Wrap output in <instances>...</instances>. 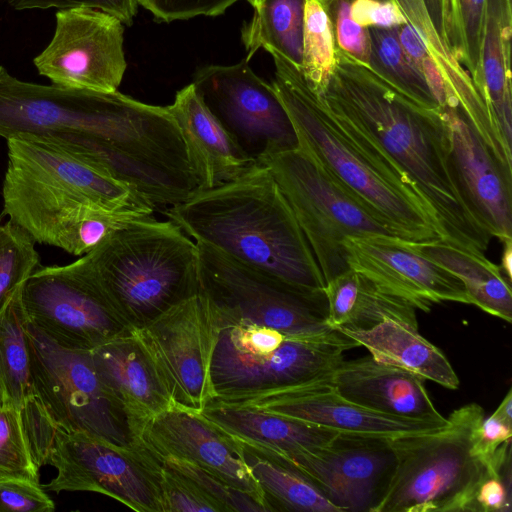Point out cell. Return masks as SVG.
<instances>
[{"label": "cell", "instance_id": "obj_1", "mask_svg": "<svg viewBox=\"0 0 512 512\" xmlns=\"http://www.w3.org/2000/svg\"><path fill=\"white\" fill-rule=\"evenodd\" d=\"M0 136L57 146L137 190L170 202L190 174L184 143L167 106L118 90L99 92L19 80L0 66Z\"/></svg>", "mask_w": 512, "mask_h": 512}, {"label": "cell", "instance_id": "obj_2", "mask_svg": "<svg viewBox=\"0 0 512 512\" xmlns=\"http://www.w3.org/2000/svg\"><path fill=\"white\" fill-rule=\"evenodd\" d=\"M329 110L414 184L440 239L483 255L491 234L460 184L439 109L425 108L336 47V64L317 92Z\"/></svg>", "mask_w": 512, "mask_h": 512}, {"label": "cell", "instance_id": "obj_3", "mask_svg": "<svg viewBox=\"0 0 512 512\" xmlns=\"http://www.w3.org/2000/svg\"><path fill=\"white\" fill-rule=\"evenodd\" d=\"M195 242L294 286L324 292L325 282L296 216L269 169L197 190L164 211Z\"/></svg>", "mask_w": 512, "mask_h": 512}, {"label": "cell", "instance_id": "obj_4", "mask_svg": "<svg viewBox=\"0 0 512 512\" xmlns=\"http://www.w3.org/2000/svg\"><path fill=\"white\" fill-rule=\"evenodd\" d=\"M270 54L275 66L271 84L294 127L297 146L405 240L440 239L428 207L409 178L329 110L300 67L278 53Z\"/></svg>", "mask_w": 512, "mask_h": 512}, {"label": "cell", "instance_id": "obj_5", "mask_svg": "<svg viewBox=\"0 0 512 512\" xmlns=\"http://www.w3.org/2000/svg\"><path fill=\"white\" fill-rule=\"evenodd\" d=\"M78 261L132 328L199 291L197 243L171 220L135 221Z\"/></svg>", "mask_w": 512, "mask_h": 512}, {"label": "cell", "instance_id": "obj_6", "mask_svg": "<svg viewBox=\"0 0 512 512\" xmlns=\"http://www.w3.org/2000/svg\"><path fill=\"white\" fill-rule=\"evenodd\" d=\"M112 179L94 167L36 176L6 170L4 214L40 244L83 256L107 237L152 213L113 210Z\"/></svg>", "mask_w": 512, "mask_h": 512}, {"label": "cell", "instance_id": "obj_7", "mask_svg": "<svg viewBox=\"0 0 512 512\" xmlns=\"http://www.w3.org/2000/svg\"><path fill=\"white\" fill-rule=\"evenodd\" d=\"M37 467L50 465L57 475L48 492H94L137 512H162L159 461L141 444L124 448L82 431L58 426L31 395L20 408Z\"/></svg>", "mask_w": 512, "mask_h": 512}, {"label": "cell", "instance_id": "obj_8", "mask_svg": "<svg viewBox=\"0 0 512 512\" xmlns=\"http://www.w3.org/2000/svg\"><path fill=\"white\" fill-rule=\"evenodd\" d=\"M217 308L219 331L210 364L215 402L323 378L344 359L346 350L358 347L340 331L327 337H292Z\"/></svg>", "mask_w": 512, "mask_h": 512}, {"label": "cell", "instance_id": "obj_9", "mask_svg": "<svg viewBox=\"0 0 512 512\" xmlns=\"http://www.w3.org/2000/svg\"><path fill=\"white\" fill-rule=\"evenodd\" d=\"M484 417L480 405L469 403L438 430L393 439L396 468L374 512H475L478 486L493 467L473 450Z\"/></svg>", "mask_w": 512, "mask_h": 512}, {"label": "cell", "instance_id": "obj_10", "mask_svg": "<svg viewBox=\"0 0 512 512\" xmlns=\"http://www.w3.org/2000/svg\"><path fill=\"white\" fill-rule=\"evenodd\" d=\"M266 166L290 204L325 284L349 270L348 237L403 236L300 147L265 154Z\"/></svg>", "mask_w": 512, "mask_h": 512}, {"label": "cell", "instance_id": "obj_11", "mask_svg": "<svg viewBox=\"0 0 512 512\" xmlns=\"http://www.w3.org/2000/svg\"><path fill=\"white\" fill-rule=\"evenodd\" d=\"M26 340L34 395L58 426L124 448L140 446L123 406L99 375L91 351L62 347L29 320Z\"/></svg>", "mask_w": 512, "mask_h": 512}, {"label": "cell", "instance_id": "obj_12", "mask_svg": "<svg viewBox=\"0 0 512 512\" xmlns=\"http://www.w3.org/2000/svg\"><path fill=\"white\" fill-rule=\"evenodd\" d=\"M198 246L199 290L220 309L255 324L300 338L331 336L324 292H313Z\"/></svg>", "mask_w": 512, "mask_h": 512}, {"label": "cell", "instance_id": "obj_13", "mask_svg": "<svg viewBox=\"0 0 512 512\" xmlns=\"http://www.w3.org/2000/svg\"><path fill=\"white\" fill-rule=\"evenodd\" d=\"M218 331V308L200 290L133 328L174 406L201 413L212 401L210 364Z\"/></svg>", "mask_w": 512, "mask_h": 512}, {"label": "cell", "instance_id": "obj_14", "mask_svg": "<svg viewBox=\"0 0 512 512\" xmlns=\"http://www.w3.org/2000/svg\"><path fill=\"white\" fill-rule=\"evenodd\" d=\"M22 301L28 320L65 348L92 351L133 329L78 260L40 265Z\"/></svg>", "mask_w": 512, "mask_h": 512}, {"label": "cell", "instance_id": "obj_15", "mask_svg": "<svg viewBox=\"0 0 512 512\" xmlns=\"http://www.w3.org/2000/svg\"><path fill=\"white\" fill-rule=\"evenodd\" d=\"M195 90L238 143L256 160L298 145L291 120L271 83L248 61L209 65L198 70Z\"/></svg>", "mask_w": 512, "mask_h": 512}, {"label": "cell", "instance_id": "obj_16", "mask_svg": "<svg viewBox=\"0 0 512 512\" xmlns=\"http://www.w3.org/2000/svg\"><path fill=\"white\" fill-rule=\"evenodd\" d=\"M123 43L117 17L93 8L61 9L50 43L33 62L53 85L113 92L126 71Z\"/></svg>", "mask_w": 512, "mask_h": 512}, {"label": "cell", "instance_id": "obj_17", "mask_svg": "<svg viewBox=\"0 0 512 512\" xmlns=\"http://www.w3.org/2000/svg\"><path fill=\"white\" fill-rule=\"evenodd\" d=\"M255 448L294 466L340 512H374L397 463L393 439L382 437L340 434L324 447L291 454Z\"/></svg>", "mask_w": 512, "mask_h": 512}, {"label": "cell", "instance_id": "obj_18", "mask_svg": "<svg viewBox=\"0 0 512 512\" xmlns=\"http://www.w3.org/2000/svg\"><path fill=\"white\" fill-rule=\"evenodd\" d=\"M346 262L383 291L429 312L434 304H471L463 283L417 252L410 241L392 236L348 237Z\"/></svg>", "mask_w": 512, "mask_h": 512}, {"label": "cell", "instance_id": "obj_19", "mask_svg": "<svg viewBox=\"0 0 512 512\" xmlns=\"http://www.w3.org/2000/svg\"><path fill=\"white\" fill-rule=\"evenodd\" d=\"M324 378L225 404L253 407L339 434L389 439L432 432L447 423L402 418L371 410L343 397Z\"/></svg>", "mask_w": 512, "mask_h": 512}, {"label": "cell", "instance_id": "obj_20", "mask_svg": "<svg viewBox=\"0 0 512 512\" xmlns=\"http://www.w3.org/2000/svg\"><path fill=\"white\" fill-rule=\"evenodd\" d=\"M139 443L155 457L192 462L270 507L237 441L200 412L178 406L161 412L145 424Z\"/></svg>", "mask_w": 512, "mask_h": 512}, {"label": "cell", "instance_id": "obj_21", "mask_svg": "<svg viewBox=\"0 0 512 512\" xmlns=\"http://www.w3.org/2000/svg\"><path fill=\"white\" fill-rule=\"evenodd\" d=\"M439 112L472 209L492 237L512 240V170L502 164L459 106H443Z\"/></svg>", "mask_w": 512, "mask_h": 512}, {"label": "cell", "instance_id": "obj_22", "mask_svg": "<svg viewBox=\"0 0 512 512\" xmlns=\"http://www.w3.org/2000/svg\"><path fill=\"white\" fill-rule=\"evenodd\" d=\"M167 108L180 131L198 190L230 182L258 163L209 110L192 83L179 90Z\"/></svg>", "mask_w": 512, "mask_h": 512}, {"label": "cell", "instance_id": "obj_23", "mask_svg": "<svg viewBox=\"0 0 512 512\" xmlns=\"http://www.w3.org/2000/svg\"><path fill=\"white\" fill-rule=\"evenodd\" d=\"M324 379L343 397L371 410L402 418L447 421L428 395L424 379L371 356L343 359Z\"/></svg>", "mask_w": 512, "mask_h": 512}, {"label": "cell", "instance_id": "obj_24", "mask_svg": "<svg viewBox=\"0 0 512 512\" xmlns=\"http://www.w3.org/2000/svg\"><path fill=\"white\" fill-rule=\"evenodd\" d=\"M91 355L99 375L128 415L139 443L145 424L174 406L170 396L133 329L96 347Z\"/></svg>", "mask_w": 512, "mask_h": 512}, {"label": "cell", "instance_id": "obj_25", "mask_svg": "<svg viewBox=\"0 0 512 512\" xmlns=\"http://www.w3.org/2000/svg\"><path fill=\"white\" fill-rule=\"evenodd\" d=\"M201 414L234 438L276 454L315 450L340 435L327 428L248 406L211 401Z\"/></svg>", "mask_w": 512, "mask_h": 512}, {"label": "cell", "instance_id": "obj_26", "mask_svg": "<svg viewBox=\"0 0 512 512\" xmlns=\"http://www.w3.org/2000/svg\"><path fill=\"white\" fill-rule=\"evenodd\" d=\"M375 360L456 390L460 381L442 351L424 338L418 327L388 319L369 329H339Z\"/></svg>", "mask_w": 512, "mask_h": 512}, {"label": "cell", "instance_id": "obj_27", "mask_svg": "<svg viewBox=\"0 0 512 512\" xmlns=\"http://www.w3.org/2000/svg\"><path fill=\"white\" fill-rule=\"evenodd\" d=\"M324 294L327 322L333 329H369L388 319L418 327L417 309L412 304L383 291L353 269L328 281Z\"/></svg>", "mask_w": 512, "mask_h": 512}, {"label": "cell", "instance_id": "obj_28", "mask_svg": "<svg viewBox=\"0 0 512 512\" xmlns=\"http://www.w3.org/2000/svg\"><path fill=\"white\" fill-rule=\"evenodd\" d=\"M511 0H487L483 22L481 66L483 97L495 127L511 147Z\"/></svg>", "mask_w": 512, "mask_h": 512}, {"label": "cell", "instance_id": "obj_29", "mask_svg": "<svg viewBox=\"0 0 512 512\" xmlns=\"http://www.w3.org/2000/svg\"><path fill=\"white\" fill-rule=\"evenodd\" d=\"M410 244L417 252L456 276L463 283L472 305L511 322V281L500 266L484 254L470 252L441 239L410 241Z\"/></svg>", "mask_w": 512, "mask_h": 512}, {"label": "cell", "instance_id": "obj_30", "mask_svg": "<svg viewBox=\"0 0 512 512\" xmlns=\"http://www.w3.org/2000/svg\"><path fill=\"white\" fill-rule=\"evenodd\" d=\"M391 1L420 36L443 75L448 90L445 106H459L478 129L491 128L493 120L481 93L437 30L424 0Z\"/></svg>", "mask_w": 512, "mask_h": 512}, {"label": "cell", "instance_id": "obj_31", "mask_svg": "<svg viewBox=\"0 0 512 512\" xmlns=\"http://www.w3.org/2000/svg\"><path fill=\"white\" fill-rule=\"evenodd\" d=\"M234 439L273 511L340 512L294 466L242 440Z\"/></svg>", "mask_w": 512, "mask_h": 512}, {"label": "cell", "instance_id": "obj_32", "mask_svg": "<svg viewBox=\"0 0 512 512\" xmlns=\"http://www.w3.org/2000/svg\"><path fill=\"white\" fill-rule=\"evenodd\" d=\"M252 7L253 16L241 31L245 60L263 48L301 67L304 0H258Z\"/></svg>", "mask_w": 512, "mask_h": 512}, {"label": "cell", "instance_id": "obj_33", "mask_svg": "<svg viewBox=\"0 0 512 512\" xmlns=\"http://www.w3.org/2000/svg\"><path fill=\"white\" fill-rule=\"evenodd\" d=\"M24 283L17 287L0 310L1 405L11 404L19 409L34 394L26 340L28 318L22 301Z\"/></svg>", "mask_w": 512, "mask_h": 512}, {"label": "cell", "instance_id": "obj_34", "mask_svg": "<svg viewBox=\"0 0 512 512\" xmlns=\"http://www.w3.org/2000/svg\"><path fill=\"white\" fill-rule=\"evenodd\" d=\"M368 32L371 42L369 67L417 104L428 109H439L427 83L409 62L397 27L368 28Z\"/></svg>", "mask_w": 512, "mask_h": 512}, {"label": "cell", "instance_id": "obj_35", "mask_svg": "<svg viewBox=\"0 0 512 512\" xmlns=\"http://www.w3.org/2000/svg\"><path fill=\"white\" fill-rule=\"evenodd\" d=\"M335 64L336 43L330 16L319 1L304 0L300 70L314 91H323Z\"/></svg>", "mask_w": 512, "mask_h": 512}, {"label": "cell", "instance_id": "obj_36", "mask_svg": "<svg viewBox=\"0 0 512 512\" xmlns=\"http://www.w3.org/2000/svg\"><path fill=\"white\" fill-rule=\"evenodd\" d=\"M0 213V310L40 266L35 241L20 226Z\"/></svg>", "mask_w": 512, "mask_h": 512}, {"label": "cell", "instance_id": "obj_37", "mask_svg": "<svg viewBox=\"0 0 512 512\" xmlns=\"http://www.w3.org/2000/svg\"><path fill=\"white\" fill-rule=\"evenodd\" d=\"M7 478L39 481V468L30 449L20 409L11 404H2L0 406V480Z\"/></svg>", "mask_w": 512, "mask_h": 512}, {"label": "cell", "instance_id": "obj_38", "mask_svg": "<svg viewBox=\"0 0 512 512\" xmlns=\"http://www.w3.org/2000/svg\"><path fill=\"white\" fill-rule=\"evenodd\" d=\"M155 458L165 467L194 482L205 493L220 503L226 512L272 511L266 503L253 494L231 485L192 462L172 456Z\"/></svg>", "mask_w": 512, "mask_h": 512}, {"label": "cell", "instance_id": "obj_39", "mask_svg": "<svg viewBox=\"0 0 512 512\" xmlns=\"http://www.w3.org/2000/svg\"><path fill=\"white\" fill-rule=\"evenodd\" d=\"M159 483L162 512H226L220 503L194 482L161 463Z\"/></svg>", "mask_w": 512, "mask_h": 512}, {"label": "cell", "instance_id": "obj_40", "mask_svg": "<svg viewBox=\"0 0 512 512\" xmlns=\"http://www.w3.org/2000/svg\"><path fill=\"white\" fill-rule=\"evenodd\" d=\"M351 0H334L326 9L333 26L336 47L368 65L371 42L368 28L356 24L350 16Z\"/></svg>", "mask_w": 512, "mask_h": 512}, {"label": "cell", "instance_id": "obj_41", "mask_svg": "<svg viewBox=\"0 0 512 512\" xmlns=\"http://www.w3.org/2000/svg\"><path fill=\"white\" fill-rule=\"evenodd\" d=\"M486 1L487 0H459L466 54L464 65L482 97L483 76L481 66V48Z\"/></svg>", "mask_w": 512, "mask_h": 512}, {"label": "cell", "instance_id": "obj_42", "mask_svg": "<svg viewBox=\"0 0 512 512\" xmlns=\"http://www.w3.org/2000/svg\"><path fill=\"white\" fill-rule=\"evenodd\" d=\"M397 33L409 62L427 83L438 106H445L448 102L446 82L424 42L409 24L397 27Z\"/></svg>", "mask_w": 512, "mask_h": 512}, {"label": "cell", "instance_id": "obj_43", "mask_svg": "<svg viewBox=\"0 0 512 512\" xmlns=\"http://www.w3.org/2000/svg\"><path fill=\"white\" fill-rule=\"evenodd\" d=\"M54 501L39 481L26 478L0 480V512H52Z\"/></svg>", "mask_w": 512, "mask_h": 512}, {"label": "cell", "instance_id": "obj_44", "mask_svg": "<svg viewBox=\"0 0 512 512\" xmlns=\"http://www.w3.org/2000/svg\"><path fill=\"white\" fill-rule=\"evenodd\" d=\"M475 512H509L511 510V454L500 458L480 482Z\"/></svg>", "mask_w": 512, "mask_h": 512}, {"label": "cell", "instance_id": "obj_45", "mask_svg": "<svg viewBox=\"0 0 512 512\" xmlns=\"http://www.w3.org/2000/svg\"><path fill=\"white\" fill-rule=\"evenodd\" d=\"M239 0H138L153 16L165 22L187 20L197 16L223 14Z\"/></svg>", "mask_w": 512, "mask_h": 512}, {"label": "cell", "instance_id": "obj_46", "mask_svg": "<svg viewBox=\"0 0 512 512\" xmlns=\"http://www.w3.org/2000/svg\"><path fill=\"white\" fill-rule=\"evenodd\" d=\"M16 10L56 8H93L117 17L123 24L132 25L138 0H7Z\"/></svg>", "mask_w": 512, "mask_h": 512}, {"label": "cell", "instance_id": "obj_47", "mask_svg": "<svg viewBox=\"0 0 512 512\" xmlns=\"http://www.w3.org/2000/svg\"><path fill=\"white\" fill-rule=\"evenodd\" d=\"M350 16L364 28L390 29L407 24L403 13L391 0H351Z\"/></svg>", "mask_w": 512, "mask_h": 512}, {"label": "cell", "instance_id": "obj_48", "mask_svg": "<svg viewBox=\"0 0 512 512\" xmlns=\"http://www.w3.org/2000/svg\"><path fill=\"white\" fill-rule=\"evenodd\" d=\"M512 422H508L492 413L483 418L474 431V453L488 465H492L497 449L504 443L511 441Z\"/></svg>", "mask_w": 512, "mask_h": 512}, {"label": "cell", "instance_id": "obj_49", "mask_svg": "<svg viewBox=\"0 0 512 512\" xmlns=\"http://www.w3.org/2000/svg\"><path fill=\"white\" fill-rule=\"evenodd\" d=\"M442 10L447 43L458 61L464 64L466 54L459 0H442Z\"/></svg>", "mask_w": 512, "mask_h": 512}, {"label": "cell", "instance_id": "obj_50", "mask_svg": "<svg viewBox=\"0 0 512 512\" xmlns=\"http://www.w3.org/2000/svg\"><path fill=\"white\" fill-rule=\"evenodd\" d=\"M424 2L437 30L447 42L443 22L442 0H424Z\"/></svg>", "mask_w": 512, "mask_h": 512}, {"label": "cell", "instance_id": "obj_51", "mask_svg": "<svg viewBox=\"0 0 512 512\" xmlns=\"http://www.w3.org/2000/svg\"><path fill=\"white\" fill-rule=\"evenodd\" d=\"M504 250L502 254V264L500 266L506 278L511 281L512 276V240L503 242Z\"/></svg>", "mask_w": 512, "mask_h": 512}, {"label": "cell", "instance_id": "obj_52", "mask_svg": "<svg viewBox=\"0 0 512 512\" xmlns=\"http://www.w3.org/2000/svg\"><path fill=\"white\" fill-rule=\"evenodd\" d=\"M498 416L508 422H512V392L511 389L507 392L499 406L494 411Z\"/></svg>", "mask_w": 512, "mask_h": 512}, {"label": "cell", "instance_id": "obj_53", "mask_svg": "<svg viewBox=\"0 0 512 512\" xmlns=\"http://www.w3.org/2000/svg\"><path fill=\"white\" fill-rule=\"evenodd\" d=\"M0 406H1V394H0Z\"/></svg>", "mask_w": 512, "mask_h": 512}]
</instances>
